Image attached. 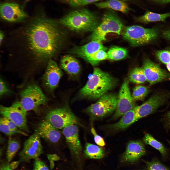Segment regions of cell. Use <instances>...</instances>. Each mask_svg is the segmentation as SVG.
Here are the masks:
<instances>
[{
  "instance_id": "obj_9",
  "label": "cell",
  "mask_w": 170,
  "mask_h": 170,
  "mask_svg": "<svg viewBox=\"0 0 170 170\" xmlns=\"http://www.w3.org/2000/svg\"><path fill=\"white\" fill-rule=\"evenodd\" d=\"M130 92L129 81L125 79L119 91L117 103L112 119H116L136 106Z\"/></svg>"
},
{
  "instance_id": "obj_19",
  "label": "cell",
  "mask_w": 170,
  "mask_h": 170,
  "mask_svg": "<svg viewBox=\"0 0 170 170\" xmlns=\"http://www.w3.org/2000/svg\"><path fill=\"white\" fill-rule=\"evenodd\" d=\"M101 49L106 51L107 48L103 45L102 42L92 41L84 45L75 46L70 51L71 53L77 55L84 60Z\"/></svg>"
},
{
  "instance_id": "obj_4",
  "label": "cell",
  "mask_w": 170,
  "mask_h": 170,
  "mask_svg": "<svg viewBox=\"0 0 170 170\" xmlns=\"http://www.w3.org/2000/svg\"><path fill=\"white\" fill-rule=\"evenodd\" d=\"M123 28L122 21L115 12L113 10L107 8L101 22L93 31L91 39L102 42L106 40V36L108 33H112L119 35Z\"/></svg>"
},
{
  "instance_id": "obj_43",
  "label": "cell",
  "mask_w": 170,
  "mask_h": 170,
  "mask_svg": "<svg viewBox=\"0 0 170 170\" xmlns=\"http://www.w3.org/2000/svg\"><path fill=\"white\" fill-rule=\"evenodd\" d=\"M19 163V161H15L12 162L10 164H9L10 167L12 169H14L17 166Z\"/></svg>"
},
{
  "instance_id": "obj_48",
  "label": "cell",
  "mask_w": 170,
  "mask_h": 170,
  "mask_svg": "<svg viewBox=\"0 0 170 170\" xmlns=\"http://www.w3.org/2000/svg\"></svg>"
},
{
  "instance_id": "obj_41",
  "label": "cell",
  "mask_w": 170,
  "mask_h": 170,
  "mask_svg": "<svg viewBox=\"0 0 170 170\" xmlns=\"http://www.w3.org/2000/svg\"><path fill=\"white\" fill-rule=\"evenodd\" d=\"M159 4H165L170 2V0H149Z\"/></svg>"
},
{
  "instance_id": "obj_30",
  "label": "cell",
  "mask_w": 170,
  "mask_h": 170,
  "mask_svg": "<svg viewBox=\"0 0 170 170\" xmlns=\"http://www.w3.org/2000/svg\"><path fill=\"white\" fill-rule=\"evenodd\" d=\"M149 91L148 88L146 87L141 85H136L132 89V98L135 101L143 100Z\"/></svg>"
},
{
  "instance_id": "obj_15",
  "label": "cell",
  "mask_w": 170,
  "mask_h": 170,
  "mask_svg": "<svg viewBox=\"0 0 170 170\" xmlns=\"http://www.w3.org/2000/svg\"><path fill=\"white\" fill-rule=\"evenodd\" d=\"M141 68L146 81L151 85L166 79L169 76L168 73L158 64L149 59L144 61Z\"/></svg>"
},
{
  "instance_id": "obj_42",
  "label": "cell",
  "mask_w": 170,
  "mask_h": 170,
  "mask_svg": "<svg viewBox=\"0 0 170 170\" xmlns=\"http://www.w3.org/2000/svg\"><path fill=\"white\" fill-rule=\"evenodd\" d=\"M163 35L165 38L170 40V29L164 32Z\"/></svg>"
},
{
  "instance_id": "obj_29",
  "label": "cell",
  "mask_w": 170,
  "mask_h": 170,
  "mask_svg": "<svg viewBox=\"0 0 170 170\" xmlns=\"http://www.w3.org/2000/svg\"><path fill=\"white\" fill-rule=\"evenodd\" d=\"M144 143L149 144L158 150L163 156H165L166 151L162 144L154 139L150 134H145L143 139Z\"/></svg>"
},
{
  "instance_id": "obj_25",
  "label": "cell",
  "mask_w": 170,
  "mask_h": 170,
  "mask_svg": "<svg viewBox=\"0 0 170 170\" xmlns=\"http://www.w3.org/2000/svg\"><path fill=\"white\" fill-rule=\"evenodd\" d=\"M107 54L108 59L116 61L126 57L128 55V52L127 49L125 48L113 46L110 48Z\"/></svg>"
},
{
  "instance_id": "obj_24",
  "label": "cell",
  "mask_w": 170,
  "mask_h": 170,
  "mask_svg": "<svg viewBox=\"0 0 170 170\" xmlns=\"http://www.w3.org/2000/svg\"><path fill=\"white\" fill-rule=\"evenodd\" d=\"M85 157L90 159H100L104 155L102 148L89 143H86L84 150Z\"/></svg>"
},
{
  "instance_id": "obj_17",
  "label": "cell",
  "mask_w": 170,
  "mask_h": 170,
  "mask_svg": "<svg viewBox=\"0 0 170 170\" xmlns=\"http://www.w3.org/2000/svg\"><path fill=\"white\" fill-rule=\"evenodd\" d=\"M145 153L144 146L142 142L139 141H131L127 144L122 159L125 162H135L144 155Z\"/></svg>"
},
{
  "instance_id": "obj_31",
  "label": "cell",
  "mask_w": 170,
  "mask_h": 170,
  "mask_svg": "<svg viewBox=\"0 0 170 170\" xmlns=\"http://www.w3.org/2000/svg\"><path fill=\"white\" fill-rule=\"evenodd\" d=\"M66 4L73 8L83 6L91 3L97 2L98 0H55Z\"/></svg>"
},
{
  "instance_id": "obj_26",
  "label": "cell",
  "mask_w": 170,
  "mask_h": 170,
  "mask_svg": "<svg viewBox=\"0 0 170 170\" xmlns=\"http://www.w3.org/2000/svg\"><path fill=\"white\" fill-rule=\"evenodd\" d=\"M128 77L131 81L137 84L143 83L146 81L141 68L136 67L133 69L130 72Z\"/></svg>"
},
{
  "instance_id": "obj_47",
  "label": "cell",
  "mask_w": 170,
  "mask_h": 170,
  "mask_svg": "<svg viewBox=\"0 0 170 170\" xmlns=\"http://www.w3.org/2000/svg\"><path fill=\"white\" fill-rule=\"evenodd\" d=\"M100 0H98V1ZM122 0V1H123L125 2V1H128L129 0Z\"/></svg>"
},
{
  "instance_id": "obj_27",
  "label": "cell",
  "mask_w": 170,
  "mask_h": 170,
  "mask_svg": "<svg viewBox=\"0 0 170 170\" xmlns=\"http://www.w3.org/2000/svg\"><path fill=\"white\" fill-rule=\"evenodd\" d=\"M20 147V144L18 141L9 136L6 151V158L8 162L12 160Z\"/></svg>"
},
{
  "instance_id": "obj_28",
  "label": "cell",
  "mask_w": 170,
  "mask_h": 170,
  "mask_svg": "<svg viewBox=\"0 0 170 170\" xmlns=\"http://www.w3.org/2000/svg\"><path fill=\"white\" fill-rule=\"evenodd\" d=\"M106 51L100 50L84 60L93 65H96L101 61L108 59V55Z\"/></svg>"
},
{
  "instance_id": "obj_2",
  "label": "cell",
  "mask_w": 170,
  "mask_h": 170,
  "mask_svg": "<svg viewBox=\"0 0 170 170\" xmlns=\"http://www.w3.org/2000/svg\"><path fill=\"white\" fill-rule=\"evenodd\" d=\"M118 82L117 79L108 72L95 67L85 85L80 90L79 94L89 99H97L115 87Z\"/></svg>"
},
{
  "instance_id": "obj_13",
  "label": "cell",
  "mask_w": 170,
  "mask_h": 170,
  "mask_svg": "<svg viewBox=\"0 0 170 170\" xmlns=\"http://www.w3.org/2000/svg\"><path fill=\"white\" fill-rule=\"evenodd\" d=\"M0 13L4 20L11 22H19L25 21L28 15L20 5L15 3L5 2L1 3Z\"/></svg>"
},
{
  "instance_id": "obj_32",
  "label": "cell",
  "mask_w": 170,
  "mask_h": 170,
  "mask_svg": "<svg viewBox=\"0 0 170 170\" xmlns=\"http://www.w3.org/2000/svg\"><path fill=\"white\" fill-rule=\"evenodd\" d=\"M147 170H170L158 161L153 160L150 161L145 162Z\"/></svg>"
},
{
  "instance_id": "obj_16",
  "label": "cell",
  "mask_w": 170,
  "mask_h": 170,
  "mask_svg": "<svg viewBox=\"0 0 170 170\" xmlns=\"http://www.w3.org/2000/svg\"><path fill=\"white\" fill-rule=\"evenodd\" d=\"M166 96L162 94L153 95L143 104L136 107V121L154 111L164 103Z\"/></svg>"
},
{
  "instance_id": "obj_23",
  "label": "cell",
  "mask_w": 170,
  "mask_h": 170,
  "mask_svg": "<svg viewBox=\"0 0 170 170\" xmlns=\"http://www.w3.org/2000/svg\"><path fill=\"white\" fill-rule=\"evenodd\" d=\"M169 17L170 12L160 14L147 10L144 15L137 17L136 19L138 21L146 23L152 22L164 21L167 18Z\"/></svg>"
},
{
  "instance_id": "obj_11",
  "label": "cell",
  "mask_w": 170,
  "mask_h": 170,
  "mask_svg": "<svg viewBox=\"0 0 170 170\" xmlns=\"http://www.w3.org/2000/svg\"><path fill=\"white\" fill-rule=\"evenodd\" d=\"M0 112L3 117L13 122L20 130L28 132L27 124V112L21 108L19 101L14 103L10 107L0 106Z\"/></svg>"
},
{
  "instance_id": "obj_20",
  "label": "cell",
  "mask_w": 170,
  "mask_h": 170,
  "mask_svg": "<svg viewBox=\"0 0 170 170\" xmlns=\"http://www.w3.org/2000/svg\"><path fill=\"white\" fill-rule=\"evenodd\" d=\"M61 68L72 76H75L80 73L81 68L78 60L69 55L63 56L60 60Z\"/></svg>"
},
{
  "instance_id": "obj_46",
  "label": "cell",
  "mask_w": 170,
  "mask_h": 170,
  "mask_svg": "<svg viewBox=\"0 0 170 170\" xmlns=\"http://www.w3.org/2000/svg\"><path fill=\"white\" fill-rule=\"evenodd\" d=\"M167 68L168 70L170 72V62L166 64Z\"/></svg>"
},
{
  "instance_id": "obj_33",
  "label": "cell",
  "mask_w": 170,
  "mask_h": 170,
  "mask_svg": "<svg viewBox=\"0 0 170 170\" xmlns=\"http://www.w3.org/2000/svg\"><path fill=\"white\" fill-rule=\"evenodd\" d=\"M155 55L159 60L162 63L166 64L170 62V51H157L155 52Z\"/></svg>"
},
{
  "instance_id": "obj_45",
  "label": "cell",
  "mask_w": 170,
  "mask_h": 170,
  "mask_svg": "<svg viewBox=\"0 0 170 170\" xmlns=\"http://www.w3.org/2000/svg\"><path fill=\"white\" fill-rule=\"evenodd\" d=\"M167 118L168 121L170 124V112H169L167 114Z\"/></svg>"
},
{
  "instance_id": "obj_12",
  "label": "cell",
  "mask_w": 170,
  "mask_h": 170,
  "mask_svg": "<svg viewBox=\"0 0 170 170\" xmlns=\"http://www.w3.org/2000/svg\"><path fill=\"white\" fill-rule=\"evenodd\" d=\"M62 75V72L56 62L51 59H50L42 79L46 89L50 92L54 90L58 86Z\"/></svg>"
},
{
  "instance_id": "obj_37",
  "label": "cell",
  "mask_w": 170,
  "mask_h": 170,
  "mask_svg": "<svg viewBox=\"0 0 170 170\" xmlns=\"http://www.w3.org/2000/svg\"><path fill=\"white\" fill-rule=\"evenodd\" d=\"M33 170H49L46 165L38 158L35 159Z\"/></svg>"
},
{
  "instance_id": "obj_8",
  "label": "cell",
  "mask_w": 170,
  "mask_h": 170,
  "mask_svg": "<svg viewBox=\"0 0 170 170\" xmlns=\"http://www.w3.org/2000/svg\"><path fill=\"white\" fill-rule=\"evenodd\" d=\"M45 119L58 129H63L68 126L79 123L77 118L68 105L49 111Z\"/></svg>"
},
{
  "instance_id": "obj_36",
  "label": "cell",
  "mask_w": 170,
  "mask_h": 170,
  "mask_svg": "<svg viewBox=\"0 0 170 170\" xmlns=\"http://www.w3.org/2000/svg\"><path fill=\"white\" fill-rule=\"evenodd\" d=\"M91 131L94 136V140L96 144L101 147L105 146V143L104 139L97 134L94 128L92 127L91 128Z\"/></svg>"
},
{
  "instance_id": "obj_35",
  "label": "cell",
  "mask_w": 170,
  "mask_h": 170,
  "mask_svg": "<svg viewBox=\"0 0 170 170\" xmlns=\"http://www.w3.org/2000/svg\"><path fill=\"white\" fill-rule=\"evenodd\" d=\"M0 131L6 135L11 136L16 133L11 130L1 118L0 119Z\"/></svg>"
},
{
  "instance_id": "obj_21",
  "label": "cell",
  "mask_w": 170,
  "mask_h": 170,
  "mask_svg": "<svg viewBox=\"0 0 170 170\" xmlns=\"http://www.w3.org/2000/svg\"><path fill=\"white\" fill-rule=\"evenodd\" d=\"M136 107L126 112L117 122L107 126L110 130L117 131L124 129L136 122Z\"/></svg>"
},
{
  "instance_id": "obj_38",
  "label": "cell",
  "mask_w": 170,
  "mask_h": 170,
  "mask_svg": "<svg viewBox=\"0 0 170 170\" xmlns=\"http://www.w3.org/2000/svg\"><path fill=\"white\" fill-rule=\"evenodd\" d=\"M10 90L8 85L1 78L0 80V97L9 93Z\"/></svg>"
},
{
  "instance_id": "obj_22",
  "label": "cell",
  "mask_w": 170,
  "mask_h": 170,
  "mask_svg": "<svg viewBox=\"0 0 170 170\" xmlns=\"http://www.w3.org/2000/svg\"><path fill=\"white\" fill-rule=\"evenodd\" d=\"M95 5L100 8H109L127 13L131 9L124 1L120 0H107L94 3Z\"/></svg>"
},
{
  "instance_id": "obj_14",
  "label": "cell",
  "mask_w": 170,
  "mask_h": 170,
  "mask_svg": "<svg viewBox=\"0 0 170 170\" xmlns=\"http://www.w3.org/2000/svg\"><path fill=\"white\" fill-rule=\"evenodd\" d=\"M63 133L71 154L76 160L80 162L82 148L78 127L76 124L68 126L63 129Z\"/></svg>"
},
{
  "instance_id": "obj_40",
  "label": "cell",
  "mask_w": 170,
  "mask_h": 170,
  "mask_svg": "<svg viewBox=\"0 0 170 170\" xmlns=\"http://www.w3.org/2000/svg\"><path fill=\"white\" fill-rule=\"evenodd\" d=\"M0 170H13L11 168L10 164L8 163H4L1 165Z\"/></svg>"
},
{
  "instance_id": "obj_7",
  "label": "cell",
  "mask_w": 170,
  "mask_h": 170,
  "mask_svg": "<svg viewBox=\"0 0 170 170\" xmlns=\"http://www.w3.org/2000/svg\"><path fill=\"white\" fill-rule=\"evenodd\" d=\"M121 33L124 39L135 47L150 42L156 38L158 34L155 28H147L138 25L124 28Z\"/></svg>"
},
{
  "instance_id": "obj_39",
  "label": "cell",
  "mask_w": 170,
  "mask_h": 170,
  "mask_svg": "<svg viewBox=\"0 0 170 170\" xmlns=\"http://www.w3.org/2000/svg\"><path fill=\"white\" fill-rule=\"evenodd\" d=\"M47 156L48 159L50 161L58 160L60 159V158L55 154H47Z\"/></svg>"
},
{
  "instance_id": "obj_1",
  "label": "cell",
  "mask_w": 170,
  "mask_h": 170,
  "mask_svg": "<svg viewBox=\"0 0 170 170\" xmlns=\"http://www.w3.org/2000/svg\"><path fill=\"white\" fill-rule=\"evenodd\" d=\"M57 23L48 18L43 9H37L27 24L15 32L13 53L36 64L48 62L62 43Z\"/></svg>"
},
{
  "instance_id": "obj_6",
  "label": "cell",
  "mask_w": 170,
  "mask_h": 170,
  "mask_svg": "<svg viewBox=\"0 0 170 170\" xmlns=\"http://www.w3.org/2000/svg\"><path fill=\"white\" fill-rule=\"evenodd\" d=\"M118 95L113 93H106L100 97L94 104L85 110L92 120L102 118L112 113L115 109Z\"/></svg>"
},
{
  "instance_id": "obj_5",
  "label": "cell",
  "mask_w": 170,
  "mask_h": 170,
  "mask_svg": "<svg viewBox=\"0 0 170 170\" xmlns=\"http://www.w3.org/2000/svg\"><path fill=\"white\" fill-rule=\"evenodd\" d=\"M19 101L22 110L27 112L32 110L36 112L40 107L45 105L46 97L39 86L35 84L27 85L21 92Z\"/></svg>"
},
{
  "instance_id": "obj_10",
  "label": "cell",
  "mask_w": 170,
  "mask_h": 170,
  "mask_svg": "<svg viewBox=\"0 0 170 170\" xmlns=\"http://www.w3.org/2000/svg\"><path fill=\"white\" fill-rule=\"evenodd\" d=\"M40 138L36 131L26 140L19 153L20 161L28 162L31 159H35L43 153Z\"/></svg>"
},
{
  "instance_id": "obj_44",
  "label": "cell",
  "mask_w": 170,
  "mask_h": 170,
  "mask_svg": "<svg viewBox=\"0 0 170 170\" xmlns=\"http://www.w3.org/2000/svg\"><path fill=\"white\" fill-rule=\"evenodd\" d=\"M4 32L0 30V44L1 45L2 43L4 38Z\"/></svg>"
},
{
  "instance_id": "obj_3",
  "label": "cell",
  "mask_w": 170,
  "mask_h": 170,
  "mask_svg": "<svg viewBox=\"0 0 170 170\" xmlns=\"http://www.w3.org/2000/svg\"><path fill=\"white\" fill-rule=\"evenodd\" d=\"M57 22L76 31H93L99 24L97 14L85 8L72 11Z\"/></svg>"
},
{
  "instance_id": "obj_18",
  "label": "cell",
  "mask_w": 170,
  "mask_h": 170,
  "mask_svg": "<svg viewBox=\"0 0 170 170\" xmlns=\"http://www.w3.org/2000/svg\"><path fill=\"white\" fill-rule=\"evenodd\" d=\"M36 131L41 137L53 143L58 142L61 136L58 129L45 119L39 123Z\"/></svg>"
},
{
  "instance_id": "obj_34",
  "label": "cell",
  "mask_w": 170,
  "mask_h": 170,
  "mask_svg": "<svg viewBox=\"0 0 170 170\" xmlns=\"http://www.w3.org/2000/svg\"><path fill=\"white\" fill-rule=\"evenodd\" d=\"M1 118L10 128L16 133L21 134L25 136H27L26 133L19 130L17 126L11 121L4 117Z\"/></svg>"
}]
</instances>
